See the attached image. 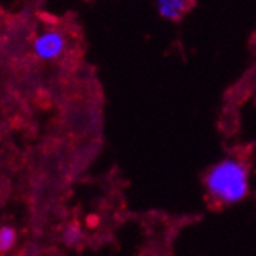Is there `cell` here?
<instances>
[{
	"label": "cell",
	"mask_w": 256,
	"mask_h": 256,
	"mask_svg": "<svg viewBox=\"0 0 256 256\" xmlns=\"http://www.w3.org/2000/svg\"><path fill=\"white\" fill-rule=\"evenodd\" d=\"M16 244V231L10 226L0 230V253H6L14 247Z\"/></svg>",
	"instance_id": "5"
},
{
	"label": "cell",
	"mask_w": 256,
	"mask_h": 256,
	"mask_svg": "<svg viewBox=\"0 0 256 256\" xmlns=\"http://www.w3.org/2000/svg\"><path fill=\"white\" fill-rule=\"evenodd\" d=\"M66 50V38L58 30H48L33 42V52L42 62L58 60Z\"/></svg>",
	"instance_id": "2"
},
{
	"label": "cell",
	"mask_w": 256,
	"mask_h": 256,
	"mask_svg": "<svg viewBox=\"0 0 256 256\" xmlns=\"http://www.w3.org/2000/svg\"><path fill=\"white\" fill-rule=\"evenodd\" d=\"M98 224H99V220H98V217H96V216H90V217H86V225H88V226L94 228V226H98Z\"/></svg>",
	"instance_id": "6"
},
{
	"label": "cell",
	"mask_w": 256,
	"mask_h": 256,
	"mask_svg": "<svg viewBox=\"0 0 256 256\" xmlns=\"http://www.w3.org/2000/svg\"><path fill=\"white\" fill-rule=\"evenodd\" d=\"M82 236H84V232H82L79 224L74 222V224H70L68 226H66V230L63 232V240L68 247H72V246H77V244L82 240Z\"/></svg>",
	"instance_id": "4"
},
{
	"label": "cell",
	"mask_w": 256,
	"mask_h": 256,
	"mask_svg": "<svg viewBox=\"0 0 256 256\" xmlns=\"http://www.w3.org/2000/svg\"><path fill=\"white\" fill-rule=\"evenodd\" d=\"M158 13L166 20H180L192 6V0H156Z\"/></svg>",
	"instance_id": "3"
},
{
	"label": "cell",
	"mask_w": 256,
	"mask_h": 256,
	"mask_svg": "<svg viewBox=\"0 0 256 256\" xmlns=\"http://www.w3.org/2000/svg\"><path fill=\"white\" fill-rule=\"evenodd\" d=\"M209 195L222 204H238L250 190L248 170L238 159H224L210 166L204 180Z\"/></svg>",
	"instance_id": "1"
}]
</instances>
